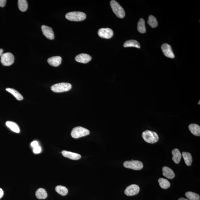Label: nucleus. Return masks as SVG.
I'll return each instance as SVG.
<instances>
[{"label":"nucleus","mask_w":200,"mask_h":200,"mask_svg":"<svg viewBox=\"0 0 200 200\" xmlns=\"http://www.w3.org/2000/svg\"><path fill=\"white\" fill-rule=\"evenodd\" d=\"M142 137L146 142L151 144L156 143L159 139L158 134L155 132L149 130L143 131L142 133Z\"/></svg>","instance_id":"obj_1"},{"label":"nucleus","mask_w":200,"mask_h":200,"mask_svg":"<svg viewBox=\"0 0 200 200\" xmlns=\"http://www.w3.org/2000/svg\"><path fill=\"white\" fill-rule=\"evenodd\" d=\"M65 17L68 20L79 22L84 20L86 18V15L83 12H72L66 14Z\"/></svg>","instance_id":"obj_2"},{"label":"nucleus","mask_w":200,"mask_h":200,"mask_svg":"<svg viewBox=\"0 0 200 200\" xmlns=\"http://www.w3.org/2000/svg\"><path fill=\"white\" fill-rule=\"evenodd\" d=\"M110 5L113 11L117 17L123 18L125 17V10L117 2L112 0L111 1Z\"/></svg>","instance_id":"obj_3"},{"label":"nucleus","mask_w":200,"mask_h":200,"mask_svg":"<svg viewBox=\"0 0 200 200\" xmlns=\"http://www.w3.org/2000/svg\"><path fill=\"white\" fill-rule=\"evenodd\" d=\"M89 134V130L85 128L81 127L74 128L71 133L72 137L75 139H77L86 136Z\"/></svg>","instance_id":"obj_4"},{"label":"nucleus","mask_w":200,"mask_h":200,"mask_svg":"<svg viewBox=\"0 0 200 200\" xmlns=\"http://www.w3.org/2000/svg\"><path fill=\"white\" fill-rule=\"evenodd\" d=\"M71 84L68 83H61L54 84L51 87L52 91L56 93H61L69 91L72 88Z\"/></svg>","instance_id":"obj_5"},{"label":"nucleus","mask_w":200,"mask_h":200,"mask_svg":"<svg viewBox=\"0 0 200 200\" xmlns=\"http://www.w3.org/2000/svg\"><path fill=\"white\" fill-rule=\"evenodd\" d=\"M124 167L126 168L131 169L135 170H140L143 168V164L139 161H127L124 163Z\"/></svg>","instance_id":"obj_6"},{"label":"nucleus","mask_w":200,"mask_h":200,"mask_svg":"<svg viewBox=\"0 0 200 200\" xmlns=\"http://www.w3.org/2000/svg\"><path fill=\"white\" fill-rule=\"evenodd\" d=\"M1 57V62L5 66L11 65L15 60L14 55L10 52L3 53Z\"/></svg>","instance_id":"obj_7"},{"label":"nucleus","mask_w":200,"mask_h":200,"mask_svg":"<svg viewBox=\"0 0 200 200\" xmlns=\"http://www.w3.org/2000/svg\"><path fill=\"white\" fill-rule=\"evenodd\" d=\"M98 34L103 38L109 39L113 37V32L110 28H101L98 30Z\"/></svg>","instance_id":"obj_8"},{"label":"nucleus","mask_w":200,"mask_h":200,"mask_svg":"<svg viewBox=\"0 0 200 200\" xmlns=\"http://www.w3.org/2000/svg\"><path fill=\"white\" fill-rule=\"evenodd\" d=\"M140 191L139 187L138 185L133 184L127 187L125 191V194L128 196H132L138 194Z\"/></svg>","instance_id":"obj_9"},{"label":"nucleus","mask_w":200,"mask_h":200,"mask_svg":"<svg viewBox=\"0 0 200 200\" xmlns=\"http://www.w3.org/2000/svg\"><path fill=\"white\" fill-rule=\"evenodd\" d=\"M161 49L166 57L170 58H174L175 55L170 45L164 44L162 45Z\"/></svg>","instance_id":"obj_10"},{"label":"nucleus","mask_w":200,"mask_h":200,"mask_svg":"<svg viewBox=\"0 0 200 200\" xmlns=\"http://www.w3.org/2000/svg\"><path fill=\"white\" fill-rule=\"evenodd\" d=\"M43 34L46 38L50 40L54 39L55 36L52 29L46 25H42L41 27Z\"/></svg>","instance_id":"obj_11"},{"label":"nucleus","mask_w":200,"mask_h":200,"mask_svg":"<svg viewBox=\"0 0 200 200\" xmlns=\"http://www.w3.org/2000/svg\"><path fill=\"white\" fill-rule=\"evenodd\" d=\"M92 57L87 54L82 53L77 55L75 57V60L77 62L86 64L91 60Z\"/></svg>","instance_id":"obj_12"},{"label":"nucleus","mask_w":200,"mask_h":200,"mask_svg":"<svg viewBox=\"0 0 200 200\" xmlns=\"http://www.w3.org/2000/svg\"><path fill=\"white\" fill-rule=\"evenodd\" d=\"M62 154L65 157L69 158L72 160H77L80 159L81 157L80 155L79 154L68 151H63Z\"/></svg>","instance_id":"obj_13"},{"label":"nucleus","mask_w":200,"mask_h":200,"mask_svg":"<svg viewBox=\"0 0 200 200\" xmlns=\"http://www.w3.org/2000/svg\"><path fill=\"white\" fill-rule=\"evenodd\" d=\"M62 57L59 56L53 57L48 59V62L50 65L57 67L60 65L62 62Z\"/></svg>","instance_id":"obj_14"},{"label":"nucleus","mask_w":200,"mask_h":200,"mask_svg":"<svg viewBox=\"0 0 200 200\" xmlns=\"http://www.w3.org/2000/svg\"><path fill=\"white\" fill-rule=\"evenodd\" d=\"M163 175L168 179H172L175 177V174L172 169L167 167L163 168Z\"/></svg>","instance_id":"obj_15"},{"label":"nucleus","mask_w":200,"mask_h":200,"mask_svg":"<svg viewBox=\"0 0 200 200\" xmlns=\"http://www.w3.org/2000/svg\"><path fill=\"white\" fill-rule=\"evenodd\" d=\"M172 153L173 155V161L176 164L179 163L181 159L182 155L179 149H173Z\"/></svg>","instance_id":"obj_16"},{"label":"nucleus","mask_w":200,"mask_h":200,"mask_svg":"<svg viewBox=\"0 0 200 200\" xmlns=\"http://www.w3.org/2000/svg\"><path fill=\"white\" fill-rule=\"evenodd\" d=\"M189 128L190 132L194 135L200 136V127L196 124H191L189 126Z\"/></svg>","instance_id":"obj_17"},{"label":"nucleus","mask_w":200,"mask_h":200,"mask_svg":"<svg viewBox=\"0 0 200 200\" xmlns=\"http://www.w3.org/2000/svg\"><path fill=\"white\" fill-rule=\"evenodd\" d=\"M35 195L37 199H45L47 197L48 194L46 190L44 188L38 189L36 192Z\"/></svg>","instance_id":"obj_18"},{"label":"nucleus","mask_w":200,"mask_h":200,"mask_svg":"<svg viewBox=\"0 0 200 200\" xmlns=\"http://www.w3.org/2000/svg\"><path fill=\"white\" fill-rule=\"evenodd\" d=\"M6 125L7 127L14 132L19 133L20 131L19 126L15 122L12 121H7L6 122Z\"/></svg>","instance_id":"obj_19"},{"label":"nucleus","mask_w":200,"mask_h":200,"mask_svg":"<svg viewBox=\"0 0 200 200\" xmlns=\"http://www.w3.org/2000/svg\"><path fill=\"white\" fill-rule=\"evenodd\" d=\"M182 155L186 164L188 166H190L191 165L193 161L191 155L190 153L183 152L182 153Z\"/></svg>","instance_id":"obj_20"},{"label":"nucleus","mask_w":200,"mask_h":200,"mask_svg":"<svg viewBox=\"0 0 200 200\" xmlns=\"http://www.w3.org/2000/svg\"><path fill=\"white\" fill-rule=\"evenodd\" d=\"M124 47H134L138 48H140V45L137 41L135 40H131L126 41L124 44Z\"/></svg>","instance_id":"obj_21"},{"label":"nucleus","mask_w":200,"mask_h":200,"mask_svg":"<svg viewBox=\"0 0 200 200\" xmlns=\"http://www.w3.org/2000/svg\"><path fill=\"white\" fill-rule=\"evenodd\" d=\"M6 90L13 95L17 100H23V96L17 90L10 88H7Z\"/></svg>","instance_id":"obj_22"},{"label":"nucleus","mask_w":200,"mask_h":200,"mask_svg":"<svg viewBox=\"0 0 200 200\" xmlns=\"http://www.w3.org/2000/svg\"><path fill=\"white\" fill-rule=\"evenodd\" d=\"M159 183L161 188L163 189H167L171 186V183L168 180L163 178H160L158 180Z\"/></svg>","instance_id":"obj_23"},{"label":"nucleus","mask_w":200,"mask_h":200,"mask_svg":"<svg viewBox=\"0 0 200 200\" xmlns=\"http://www.w3.org/2000/svg\"><path fill=\"white\" fill-rule=\"evenodd\" d=\"M137 29L138 32L141 33H144L146 32L145 22L143 19H140L139 21Z\"/></svg>","instance_id":"obj_24"},{"label":"nucleus","mask_w":200,"mask_h":200,"mask_svg":"<svg viewBox=\"0 0 200 200\" xmlns=\"http://www.w3.org/2000/svg\"><path fill=\"white\" fill-rule=\"evenodd\" d=\"M18 6L19 10L22 12H25L27 10L28 4L26 0H19L18 1Z\"/></svg>","instance_id":"obj_25"},{"label":"nucleus","mask_w":200,"mask_h":200,"mask_svg":"<svg viewBox=\"0 0 200 200\" xmlns=\"http://www.w3.org/2000/svg\"><path fill=\"white\" fill-rule=\"evenodd\" d=\"M55 190L57 193L62 196H65L68 194V190L66 187L63 186H57L55 188Z\"/></svg>","instance_id":"obj_26"},{"label":"nucleus","mask_w":200,"mask_h":200,"mask_svg":"<svg viewBox=\"0 0 200 200\" xmlns=\"http://www.w3.org/2000/svg\"><path fill=\"white\" fill-rule=\"evenodd\" d=\"M186 196L190 200H200L199 194L192 192H188L185 193Z\"/></svg>","instance_id":"obj_27"},{"label":"nucleus","mask_w":200,"mask_h":200,"mask_svg":"<svg viewBox=\"0 0 200 200\" xmlns=\"http://www.w3.org/2000/svg\"><path fill=\"white\" fill-rule=\"evenodd\" d=\"M147 23L152 28H155L157 26L158 22L156 18L152 15L149 16Z\"/></svg>","instance_id":"obj_28"},{"label":"nucleus","mask_w":200,"mask_h":200,"mask_svg":"<svg viewBox=\"0 0 200 200\" xmlns=\"http://www.w3.org/2000/svg\"><path fill=\"white\" fill-rule=\"evenodd\" d=\"M33 152L35 154H38L41 152V148L39 146L35 147L33 148Z\"/></svg>","instance_id":"obj_29"},{"label":"nucleus","mask_w":200,"mask_h":200,"mask_svg":"<svg viewBox=\"0 0 200 200\" xmlns=\"http://www.w3.org/2000/svg\"><path fill=\"white\" fill-rule=\"evenodd\" d=\"M6 0H0V7L2 8L4 7L6 5Z\"/></svg>","instance_id":"obj_30"},{"label":"nucleus","mask_w":200,"mask_h":200,"mask_svg":"<svg viewBox=\"0 0 200 200\" xmlns=\"http://www.w3.org/2000/svg\"><path fill=\"white\" fill-rule=\"evenodd\" d=\"M31 145L32 147H33V148H35V147L39 146L38 142L37 141H33L31 143Z\"/></svg>","instance_id":"obj_31"},{"label":"nucleus","mask_w":200,"mask_h":200,"mask_svg":"<svg viewBox=\"0 0 200 200\" xmlns=\"http://www.w3.org/2000/svg\"><path fill=\"white\" fill-rule=\"evenodd\" d=\"M4 195V192L2 189L0 188V199L3 197Z\"/></svg>","instance_id":"obj_32"},{"label":"nucleus","mask_w":200,"mask_h":200,"mask_svg":"<svg viewBox=\"0 0 200 200\" xmlns=\"http://www.w3.org/2000/svg\"><path fill=\"white\" fill-rule=\"evenodd\" d=\"M3 49H0V56H1L3 54Z\"/></svg>","instance_id":"obj_33"},{"label":"nucleus","mask_w":200,"mask_h":200,"mask_svg":"<svg viewBox=\"0 0 200 200\" xmlns=\"http://www.w3.org/2000/svg\"><path fill=\"white\" fill-rule=\"evenodd\" d=\"M178 200H189L188 199H186V198H180Z\"/></svg>","instance_id":"obj_34"},{"label":"nucleus","mask_w":200,"mask_h":200,"mask_svg":"<svg viewBox=\"0 0 200 200\" xmlns=\"http://www.w3.org/2000/svg\"><path fill=\"white\" fill-rule=\"evenodd\" d=\"M200 100H199V102H198V104H200Z\"/></svg>","instance_id":"obj_35"}]
</instances>
